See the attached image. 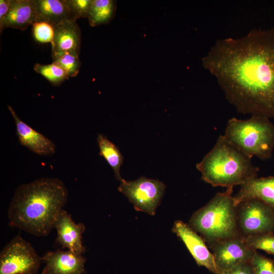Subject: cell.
Masks as SVG:
<instances>
[{"instance_id":"obj_15","label":"cell","mask_w":274,"mask_h":274,"mask_svg":"<svg viewBox=\"0 0 274 274\" xmlns=\"http://www.w3.org/2000/svg\"><path fill=\"white\" fill-rule=\"evenodd\" d=\"M81 40V30L76 21L61 22L55 26L52 54L68 52L79 55Z\"/></svg>"},{"instance_id":"obj_3","label":"cell","mask_w":274,"mask_h":274,"mask_svg":"<svg viewBox=\"0 0 274 274\" xmlns=\"http://www.w3.org/2000/svg\"><path fill=\"white\" fill-rule=\"evenodd\" d=\"M251 159L220 135L196 167L202 179L212 186L233 187L257 177L258 168Z\"/></svg>"},{"instance_id":"obj_24","label":"cell","mask_w":274,"mask_h":274,"mask_svg":"<svg viewBox=\"0 0 274 274\" xmlns=\"http://www.w3.org/2000/svg\"><path fill=\"white\" fill-rule=\"evenodd\" d=\"M250 262L254 274H274V260L257 252Z\"/></svg>"},{"instance_id":"obj_18","label":"cell","mask_w":274,"mask_h":274,"mask_svg":"<svg viewBox=\"0 0 274 274\" xmlns=\"http://www.w3.org/2000/svg\"><path fill=\"white\" fill-rule=\"evenodd\" d=\"M96 140L99 155L105 158L113 169L116 179L121 182L123 180L120 175L123 156L117 146L101 133L98 134Z\"/></svg>"},{"instance_id":"obj_9","label":"cell","mask_w":274,"mask_h":274,"mask_svg":"<svg viewBox=\"0 0 274 274\" xmlns=\"http://www.w3.org/2000/svg\"><path fill=\"white\" fill-rule=\"evenodd\" d=\"M210 246L219 272L250 262L256 252L241 235L216 242Z\"/></svg>"},{"instance_id":"obj_13","label":"cell","mask_w":274,"mask_h":274,"mask_svg":"<svg viewBox=\"0 0 274 274\" xmlns=\"http://www.w3.org/2000/svg\"><path fill=\"white\" fill-rule=\"evenodd\" d=\"M8 108L15 121L16 134L21 145L40 155L54 154L56 146L51 140L22 121L11 106Z\"/></svg>"},{"instance_id":"obj_10","label":"cell","mask_w":274,"mask_h":274,"mask_svg":"<svg viewBox=\"0 0 274 274\" xmlns=\"http://www.w3.org/2000/svg\"><path fill=\"white\" fill-rule=\"evenodd\" d=\"M173 231L183 242L198 265L206 267L214 274L219 273L214 256L204 241L189 225L177 220Z\"/></svg>"},{"instance_id":"obj_27","label":"cell","mask_w":274,"mask_h":274,"mask_svg":"<svg viewBox=\"0 0 274 274\" xmlns=\"http://www.w3.org/2000/svg\"><path fill=\"white\" fill-rule=\"evenodd\" d=\"M13 0L0 1V31L3 30V27L6 19L10 12Z\"/></svg>"},{"instance_id":"obj_14","label":"cell","mask_w":274,"mask_h":274,"mask_svg":"<svg viewBox=\"0 0 274 274\" xmlns=\"http://www.w3.org/2000/svg\"><path fill=\"white\" fill-rule=\"evenodd\" d=\"M259 200L274 211V176L252 178L241 185L238 192L233 196L236 207L249 199Z\"/></svg>"},{"instance_id":"obj_17","label":"cell","mask_w":274,"mask_h":274,"mask_svg":"<svg viewBox=\"0 0 274 274\" xmlns=\"http://www.w3.org/2000/svg\"><path fill=\"white\" fill-rule=\"evenodd\" d=\"M36 20L33 0H13L3 29L6 28L25 30Z\"/></svg>"},{"instance_id":"obj_25","label":"cell","mask_w":274,"mask_h":274,"mask_svg":"<svg viewBox=\"0 0 274 274\" xmlns=\"http://www.w3.org/2000/svg\"><path fill=\"white\" fill-rule=\"evenodd\" d=\"M92 0H67L70 8L76 20L88 17Z\"/></svg>"},{"instance_id":"obj_12","label":"cell","mask_w":274,"mask_h":274,"mask_svg":"<svg viewBox=\"0 0 274 274\" xmlns=\"http://www.w3.org/2000/svg\"><path fill=\"white\" fill-rule=\"evenodd\" d=\"M45 263L42 274H83L86 258L69 250L49 251L41 258Z\"/></svg>"},{"instance_id":"obj_7","label":"cell","mask_w":274,"mask_h":274,"mask_svg":"<svg viewBox=\"0 0 274 274\" xmlns=\"http://www.w3.org/2000/svg\"><path fill=\"white\" fill-rule=\"evenodd\" d=\"M165 188L162 182L142 177L132 181L123 179L118 190L128 199L136 211L153 216L161 202Z\"/></svg>"},{"instance_id":"obj_1","label":"cell","mask_w":274,"mask_h":274,"mask_svg":"<svg viewBox=\"0 0 274 274\" xmlns=\"http://www.w3.org/2000/svg\"><path fill=\"white\" fill-rule=\"evenodd\" d=\"M202 63L238 113L274 119L273 28L218 40Z\"/></svg>"},{"instance_id":"obj_26","label":"cell","mask_w":274,"mask_h":274,"mask_svg":"<svg viewBox=\"0 0 274 274\" xmlns=\"http://www.w3.org/2000/svg\"><path fill=\"white\" fill-rule=\"evenodd\" d=\"M218 274H254L251 262L239 264L231 269L219 271Z\"/></svg>"},{"instance_id":"obj_5","label":"cell","mask_w":274,"mask_h":274,"mask_svg":"<svg viewBox=\"0 0 274 274\" xmlns=\"http://www.w3.org/2000/svg\"><path fill=\"white\" fill-rule=\"evenodd\" d=\"M269 119L255 115L246 120L232 118L228 120L223 135L250 157L267 159L274 149V125Z\"/></svg>"},{"instance_id":"obj_16","label":"cell","mask_w":274,"mask_h":274,"mask_svg":"<svg viewBox=\"0 0 274 274\" xmlns=\"http://www.w3.org/2000/svg\"><path fill=\"white\" fill-rule=\"evenodd\" d=\"M36 21H45L54 25L65 20L76 21L67 0H33Z\"/></svg>"},{"instance_id":"obj_6","label":"cell","mask_w":274,"mask_h":274,"mask_svg":"<svg viewBox=\"0 0 274 274\" xmlns=\"http://www.w3.org/2000/svg\"><path fill=\"white\" fill-rule=\"evenodd\" d=\"M42 258L20 235L13 238L0 253V274H36Z\"/></svg>"},{"instance_id":"obj_2","label":"cell","mask_w":274,"mask_h":274,"mask_svg":"<svg viewBox=\"0 0 274 274\" xmlns=\"http://www.w3.org/2000/svg\"><path fill=\"white\" fill-rule=\"evenodd\" d=\"M67 198V190L58 178H42L21 184L9 206V225L36 236L47 235Z\"/></svg>"},{"instance_id":"obj_8","label":"cell","mask_w":274,"mask_h":274,"mask_svg":"<svg viewBox=\"0 0 274 274\" xmlns=\"http://www.w3.org/2000/svg\"><path fill=\"white\" fill-rule=\"evenodd\" d=\"M239 233L243 236L273 232L274 211L265 203L255 199L236 206Z\"/></svg>"},{"instance_id":"obj_20","label":"cell","mask_w":274,"mask_h":274,"mask_svg":"<svg viewBox=\"0 0 274 274\" xmlns=\"http://www.w3.org/2000/svg\"><path fill=\"white\" fill-rule=\"evenodd\" d=\"M33 69L54 86H59L70 78L65 71L54 62L47 64L37 63L35 64Z\"/></svg>"},{"instance_id":"obj_22","label":"cell","mask_w":274,"mask_h":274,"mask_svg":"<svg viewBox=\"0 0 274 274\" xmlns=\"http://www.w3.org/2000/svg\"><path fill=\"white\" fill-rule=\"evenodd\" d=\"M32 33L36 42L52 45L55 35V25L45 21H36L32 24Z\"/></svg>"},{"instance_id":"obj_21","label":"cell","mask_w":274,"mask_h":274,"mask_svg":"<svg viewBox=\"0 0 274 274\" xmlns=\"http://www.w3.org/2000/svg\"><path fill=\"white\" fill-rule=\"evenodd\" d=\"M53 62L60 66L69 78L76 77L79 73L81 62L79 55L72 53L52 54Z\"/></svg>"},{"instance_id":"obj_11","label":"cell","mask_w":274,"mask_h":274,"mask_svg":"<svg viewBox=\"0 0 274 274\" xmlns=\"http://www.w3.org/2000/svg\"><path fill=\"white\" fill-rule=\"evenodd\" d=\"M54 228L57 234L55 244L78 254L82 255L85 252L82 241L85 230L83 223H75L71 215L62 210L56 217Z\"/></svg>"},{"instance_id":"obj_23","label":"cell","mask_w":274,"mask_h":274,"mask_svg":"<svg viewBox=\"0 0 274 274\" xmlns=\"http://www.w3.org/2000/svg\"><path fill=\"white\" fill-rule=\"evenodd\" d=\"M247 244L254 250L260 249L274 255L273 232L244 236Z\"/></svg>"},{"instance_id":"obj_4","label":"cell","mask_w":274,"mask_h":274,"mask_svg":"<svg viewBox=\"0 0 274 274\" xmlns=\"http://www.w3.org/2000/svg\"><path fill=\"white\" fill-rule=\"evenodd\" d=\"M232 192L233 187H228L225 192L217 193L189 220V226L209 245L240 235Z\"/></svg>"},{"instance_id":"obj_19","label":"cell","mask_w":274,"mask_h":274,"mask_svg":"<svg viewBox=\"0 0 274 274\" xmlns=\"http://www.w3.org/2000/svg\"><path fill=\"white\" fill-rule=\"evenodd\" d=\"M114 0H92L88 19L92 27L109 23L114 18L116 11Z\"/></svg>"}]
</instances>
